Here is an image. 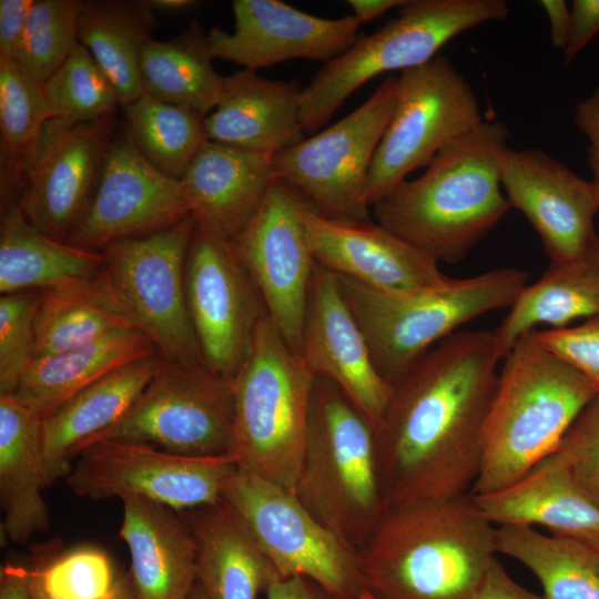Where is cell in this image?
Here are the masks:
<instances>
[{
	"label": "cell",
	"mask_w": 599,
	"mask_h": 599,
	"mask_svg": "<svg viewBox=\"0 0 599 599\" xmlns=\"http://www.w3.org/2000/svg\"><path fill=\"white\" fill-rule=\"evenodd\" d=\"M555 453L577 488L599 508V394L579 414Z\"/></svg>",
	"instance_id": "43"
},
{
	"label": "cell",
	"mask_w": 599,
	"mask_h": 599,
	"mask_svg": "<svg viewBox=\"0 0 599 599\" xmlns=\"http://www.w3.org/2000/svg\"><path fill=\"white\" fill-rule=\"evenodd\" d=\"M162 364L158 353L129 363L81 389L42 419L50 486L67 477L73 459L129 412Z\"/></svg>",
	"instance_id": "25"
},
{
	"label": "cell",
	"mask_w": 599,
	"mask_h": 599,
	"mask_svg": "<svg viewBox=\"0 0 599 599\" xmlns=\"http://www.w3.org/2000/svg\"><path fill=\"white\" fill-rule=\"evenodd\" d=\"M274 179L272 154L209 140L181 183L195 221L232 241L254 217Z\"/></svg>",
	"instance_id": "23"
},
{
	"label": "cell",
	"mask_w": 599,
	"mask_h": 599,
	"mask_svg": "<svg viewBox=\"0 0 599 599\" xmlns=\"http://www.w3.org/2000/svg\"><path fill=\"white\" fill-rule=\"evenodd\" d=\"M155 27L150 0L83 1L79 42L113 84L121 106L145 93L140 62Z\"/></svg>",
	"instance_id": "33"
},
{
	"label": "cell",
	"mask_w": 599,
	"mask_h": 599,
	"mask_svg": "<svg viewBox=\"0 0 599 599\" xmlns=\"http://www.w3.org/2000/svg\"><path fill=\"white\" fill-rule=\"evenodd\" d=\"M0 599H32L27 566L7 561L0 568Z\"/></svg>",
	"instance_id": "50"
},
{
	"label": "cell",
	"mask_w": 599,
	"mask_h": 599,
	"mask_svg": "<svg viewBox=\"0 0 599 599\" xmlns=\"http://www.w3.org/2000/svg\"><path fill=\"white\" fill-rule=\"evenodd\" d=\"M150 2L154 10L166 12L184 11L199 4L195 0H150Z\"/></svg>",
	"instance_id": "53"
},
{
	"label": "cell",
	"mask_w": 599,
	"mask_h": 599,
	"mask_svg": "<svg viewBox=\"0 0 599 599\" xmlns=\"http://www.w3.org/2000/svg\"><path fill=\"white\" fill-rule=\"evenodd\" d=\"M124 128L141 155L163 174L181 180L209 141L204 116L144 93L123 105Z\"/></svg>",
	"instance_id": "38"
},
{
	"label": "cell",
	"mask_w": 599,
	"mask_h": 599,
	"mask_svg": "<svg viewBox=\"0 0 599 599\" xmlns=\"http://www.w3.org/2000/svg\"><path fill=\"white\" fill-rule=\"evenodd\" d=\"M77 459L65 477L77 496L110 499L135 495L176 511L221 501L237 467L230 456H185L121 439L91 444Z\"/></svg>",
	"instance_id": "15"
},
{
	"label": "cell",
	"mask_w": 599,
	"mask_h": 599,
	"mask_svg": "<svg viewBox=\"0 0 599 599\" xmlns=\"http://www.w3.org/2000/svg\"><path fill=\"white\" fill-rule=\"evenodd\" d=\"M311 209L315 206L301 191L275 176L254 217L231 241L268 317L298 353L316 264L305 222Z\"/></svg>",
	"instance_id": "14"
},
{
	"label": "cell",
	"mask_w": 599,
	"mask_h": 599,
	"mask_svg": "<svg viewBox=\"0 0 599 599\" xmlns=\"http://www.w3.org/2000/svg\"><path fill=\"white\" fill-rule=\"evenodd\" d=\"M470 496L494 526H542L554 537L599 552V508L577 488L556 453L512 485Z\"/></svg>",
	"instance_id": "26"
},
{
	"label": "cell",
	"mask_w": 599,
	"mask_h": 599,
	"mask_svg": "<svg viewBox=\"0 0 599 599\" xmlns=\"http://www.w3.org/2000/svg\"><path fill=\"white\" fill-rule=\"evenodd\" d=\"M111 599H139L131 586L128 575L119 573L115 589Z\"/></svg>",
	"instance_id": "55"
},
{
	"label": "cell",
	"mask_w": 599,
	"mask_h": 599,
	"mask_svg": "<svg viewBox=\"0 0 599 599\" xmlns=\"http://www.w3.org/2000/svg\"><path fill=\"white\" fill-rule=\"evenodd\" d=\"M342 296L390 385L432 347L488 312L510 307L527 271L501 267L410 293H384L338 276Z\"/></svg>",
	"instance_id": "6"
},
{
	"label": "cell",
	"mask_w": 599,
	"mask_h": 599,
	"mask_svg": "<svg viewBox=\"0 0 599 599\" xmlns=\"http://www.w3.org/2000/svg\"><path fill=\"white\" fill-rule=\"evenodd\" d=\"M154 353L158 352L142 332L120 328L78 348L35 358L13 395L43 419L81 389Z\"/></svg>",
	"instance_id": "32"
},
{
	"label": "cell",
	"mask_w": 599,
	"mask_h": 599,
	"mask_svg": "<svg viewBox=\"0 0 599 599\" xmlns=\"http://www.w3.org/2000/svg\"><path fill=\"white\" fill-rule=\"evenodd\" d=\"M504 359L484 426L473 496L512 485L554 454L597 395L580 372L538 341L535 329Z\"/></svg>",
	"instance_id": "4"
},
{
	"label": "cell",
	"mask_w": 599,
	"mask_h": 599,
	"mask_svg": "<svg viewBox=\"0 0 599 599\" xmlns=\"http://www.w3.org/2000/svg\"><path fill=\"white\" fill-rule=\"evenodd\" d=\"M359 599H374V598L366 590H364Z\"/></svg>",
	"instance_id": "57"
},
{
	"label": "cell",
	"mask_w": 599,
	"mask_h": 599,
	"mask_svg": "<svg viewBox=\"0 0 599 599\" xmlns=\"http://www.w3.org/2000/svg\"><path fill=\"white\" fill-rule=\"evenodd\" d=\"M315 262L335 275L384 293L441 285L438 263L382 224L366 219H327L316 209L305 217Z\"/></svg>",
	"instance_id": "21"
},
{
	"label": "cell",
	"mask_w": 599,
	"mask_h": 599,
	"mask_svg": "<svg viewBox=\"0 0 599 599\" xmlns=\"http://www.w3.org/2000/svg\"><path fill=\"white\" fill-rule=\"evenodd\" d=\"M196 547V582L207 599H257L283 579L224 499L179 511Z\"/></svg>",
	"instance_id": "28"
},
{
	"label": "cell",
	"mask_w": 599,
	"mask_h": 599,
	"mask_svg": "<svg viewBox=\"0 0 599 599\" xmlns=\"http://www.w3.org/2000/svg\"><path fill=\"white\" fill-rule=\"evenodd\" d=\"M599 316V238L581 256L551 262L542 276L526 285L493 332L500 359L540 324L555 329L578 318Z\"/></svg>",
	"instance_id": "30"
},
{
	"label": "cell",
	"mask_w": 599,
	"mask_h": 599,
	"mask_svg": "<svg viewBox=\"0 0 599 599\" xmlns=\"http://www.w3.org/2000/svg\"><path fill=\"white\" fill-rule=\"evenodd\" d=\"M508 14L504 0H406L396 18L376 32L358 37L302 89L304 132L315 134L368 80L425 64L455 37L484 23L504 21Z\"/></svg>",
	"instance_id": "8"
},
{
	"label": "cell",
	"mask_w": 599,
	"mask_h": 599,
	"mask_svg": "<svg viewBox=\"0 0 599 599\" xmlns=\"http://www.w3.org/2000/svg\"><path fill=\"white\" fill-rule=\"evenodd\" d=\"M59 114L43 84L18 62L0 61L1 203L16 200L22 165L45 124Z\"/></svg>",
	"instance_id": "37"
},
{
	"label": "cell",
	"mask_w": 599,
	"mask_h": 599,
	"mask_svg": "<svg viewBox=\"0 0 599 599\" xmlns=\"http://www.w3.org/2000/svg\"><path fill=\"white\" fill-rule=\"evenodd\" d=\"M495 528L469 494L389 507L358 550L364 588L374 599H474Z\"/></svg>",
	"instance_id": "2"
},
{
	"label": "cell",
	"mask_w": 599,
	"mask_h": 599,
	"mask_svg": "<svg viewBox=\"0 0 599 599\" xmlns=\"http://www.w3.org/2000/svg\"><path fill=\"white\" fill-rule=\"evenodd\" d=\"M265 593L267 599H338L318 583L300 576L276 581Z\"/></svg>",
	"instance_id": "49"
},
{
	"label": "cell",
	"mask_w": 599,
	"mask_h": 599,
	"mask_svg": "<svg viewBox=\"0 0 599 599\" xmlns=\"http://www.w3.org/2000/svg\"><path fill=\"white\" fill-rule=\"evenodd\" d=\"M212 59L206 33L196 21L169 41L152 39L140 62L144 92L205 118L216 108L225 80L214 70Z\"/></svg>",
	"instance_id": "34"
},
{
	"label": "cell",
	"mask_w": 599,
	"mask_h": 599,
	"mask_svg": "<svg viewBox=\"0 0 599 599\" xmlns=\"http://www.w3.org/2000/svg\"><path fill=\"white\" fill-rule=\"evenodd\" d=\"M293 493L357 552L389 508L374 425L334 382L317 374Z\"/></svg>",
	"instance_id": "5"
},
{
	"label": "cell",
	"mask_w": 599,
	"mask_h": 599,
	"mask_svg": "<svg viewBox=\"0 0 599 599\" xmlns=\"http://www.w3.org/2000/svg\"><path fill=\"white\" fill-rule=\"evenodd\" d=\"M50 547L34 550L32 564L44 590L55 599H111L119 573L109 555L80 546L57 556Z\"/></svg>",
	"instance_id": "41"
},
{
	"label": "cell",
	"mask_w": 599,
	"mask_h": 599,
	"mask_svg": "<svg viewBox=\"0 0 599 599\" xmlns=\"http://www.w3.org/2000/svg\"><path fill=\"white\" fill-rule=\"evenodd\" d=\"M83 0H34L17 62L44 83L79 43Z\"/></svg>",
	"instance_id": "40"
},
{
	"label": "cell",
	"mask_w": 599,
	"mask_h": 599,
	"mask_svg": "<svg viewBox=\"0 0 599 599\" xmlns=\"http://www.w3.org/2000/svg\"><path fill=\"white\" fill-rule=\"evenodd\" d=\"M195 219L109 244L102 274L130 324L169 364L204 366L185 297V260Z\"/></svg>",
	"instance_id": "9"
},
{
	"label": "cell",
	"mask_w": 599,
	"mask_h": 599,
	"mask_svg": "<svg viewBox=\"0 0 599 599\" xmlns=\"http://www.w3.org/2000/svg\"><path fill=\"white\" fill-rule=\"evenodd\" d=\"M575 123L588 138V162L592 173L590 181L599 200V85L576 105Z\"/></svg>",
	"instance_id": "47"
},
{
	"label": "cell",
	"mask_w": 599,
	"mask_h": 599,
	"mask_svg": "<svg viewBox=\"0 0 599 599\" xmlns=\"http://www.w3.org/2000/svg\"><path fill=\"white\" fill-rule=\"evenodd\" d=\"M315 373L267 313L232 380L231 456L240 467L292 491L300 470Z\"/></svg>",
	"instance_id": "7"
},
{
	"label": "cell",
	"mask_w": 599,
	"mask_h": 599,
	"mask_svg": "<svg viewBox=\"0 0 599 599\" xmlns=\"http://www.w3.org/2000/svg\"><path fill=\"white\" fill-rule=\"evenodd\" d=\"M500 181L511 207L534 226L551 262L577 258L598 241L599 200L592 183L544 150L508 148Z\"/></svg>",
	"instance_id": "19"
},
{
	"label": "cell",
	"mask_w": 599,
	"mask_h": 599,
	"mask_svg": "<svg viewBox=\"0 0 599 599\" xmlns=\"http://www.w3.org/2000/svg\"><path fill=\"white\" fill-rule=\"evenodd\" d=\"M300 353L315 374L334 382L376 428L392 385L375 367L366 338L336 275L315 264Z\"/></svg>",
	"instance_id": "22"
},
{
	"label": "cell",
	"mask_w": 599,
	"mask_h": 599,
	"mask_svg": "<svg viewBox=\"0 0 599 599\" xmlns=\"http://www.w3.org/2000/svg\"><path fill=\"white\" fill-rule=\"evenodd\" d=\"M28 568V585L32 599H55L51 597L43 588L40 580V576L34 566H27Z\"/></svg>",
	"instance_id": "54"
},
{
	"label": "cell",
	"mask_w": 599,
	"mask_h": 599,
	"mask_svg": "<svg viewBox=\"0 0 599 599\" xmlns=\"http://www.w3.org/2000/svg\"><path fill=\"white\" fill-rule=\"evenodd\" d=\"M296 82L268 80L243 69L225 77L222 97L205 116L210 141L246 151L275 153L304 140Z\"/></svg>",
	"instance_id": "27"
},
{
	"label": "cell",
	"mask_w": 599,
	"mask_h": 599,
	"mask_svg": "<svg viewBox=\"0 0 599 599\" xmlns=\"http://www.w3.org/2000/svg\"><path fill=\"white\" fill-rule=\"evenodd\" d=\"M119 531L126 544L129 579L139 599H186L196 582V547L175 509L125 495Z\"/></svg>",
	"instance_id": "24"
},
{
	"label": "cell",
	"mask_w": 599,
	"mask_h": 599,
	"mask_svg": "<svg viewBox=\"0 0 599 599\" xmlns=\"http://www.w3.org/2000/svg\"><path fill=\"white\" fill-rule=\"evenodd\" d=\"M184 284L203 364L232 379L267 312L231 241L197 221L186 253Z\"/></svg>",
	"instance_id": "16"
},
{
	"label": "cell",
	"mask_w": 599,
	"mask_h": 599,
	"mask_svg": "<svg viewBox=\"0 0 599 599\" xmlns=\"http://www.w3.org/2000/svg\"><path fill=\"white\" fill-rule=\"evenodd\" d=\"M535 333L545 347L580 372L599 394V316L578 326Z\"/></svg>",
	"instance_id": "44"
},
{
	"label": "cell",
	"mask_w": 599,
	"mask_h": 599,
	"mask_svg": "<svg viewBox=\"0 0 599 599\" xmlns=\"http://www.w3.org/2000/svg\"><path fill=\"white\" fill-rule=\"evenodd\" d=\"M484 120L471 85L446 57L403 71L368 171L365 204L373 206Z\"/></svg>",
	"instance_id": "10"
},
{
	"label": "cell",
	"mask_w": 599,
	"mask_h": 599,
	"mask_svg": "<svg viewBox=\"0 0 599 599\" xmlns=\"http://www.w3.org/2000/svg\"><path fill=\"white\" fill-rule=\"evenodd\" d=\"M42 291L0 297V395L13 394L35 358L34 321Z\"/></svg>",
	"instance_id": "42"
},
{
	"label": "cell",
	"mask_w": 599,
	"mask_h": 599,
	"mask_svg": "<svg viewBox=\"0 0 599 599\" xmlns=\"http://www.w3.org/2000/svg\"><path fill=\"white\" fill-rule=\"evenodd\" d=\"M223 499L283 579L305 577L338 599L361 598L365 588L358 552L317 520L291 489L237 465Z\"/></svg>",
	"instance_id": "11"
},
{
	"label": "cell",
	"mask_w": 599,
	"mask_h": 599,
	"mask_svg": "<svg viewBox=\"0 0 599 599\" xmlns=\"http://www.w3.org/2000/svg\"><path fill=\"white\" fill-rule=\"evenodd\" d=\"M550 24V39L554 47L565 49L570 31V10L564 0H541Z\"/></svg>",
	"instance_id": "51"
},
{
	"label": "cell",
	"mask_w": 599,
	"mask_h": 599,
	"mask_svg": "<svg viewBox=\"0 0 599 599\" xmlns=\"http://www.w3.org/2000/svg\"><path fill=\"white\" fill-rule=\"evenodd\" d=\"M43 89L59 116L72 123L113 118L120 104L113 84L80 42Z\"/></svg>",
	"instance_id": "39"
},
{
	"label": "cell",
	"mask_w": 599,
	"mask_h": 599,
	"mask_svg": "<svg viewBox=\"0 0 599 599\" xmlns=\"http://www.w3.org/2000/svg\"><path fill=\"white\" fill-rule=\"evenodd\" d=\"M234 30L206 33L212 58L256 70L292 59L329 62L358 39L353 14L324 19L277 0L233 1Z\"/></svg>",
	"instance_id": "20"
},
{
	"label": "cell",
	"mask_w": 599,
	"mask_h": 599,
	"mask_svg": "<svg viewBox=\"0 0 599 599\" xmlns=\"http://www.w3.org/2000/svg\"><path fill=\"white\" fill-rule=\"evenodd\" d=\"M118 125L114 118L72 123L51 119L19 177L16 201L43 234L67 242L94 191Z\"/></svg>",
	"instance_id": "17"
},
{
	"label": "cell",
	"mask_w": 599,
	"mask_h": 599,
	"mask_svg": "<svg viewBox=\"0 0 599 599\" xmlns=\"http://www.w3.org/2000/svg\"><path fill=\"white\" fill-rule=\"evenodd\" d=\"M186 599H207L201 586L195 582L192 591Z\"/></svg>",
	"instance_id": "56"
},
{
	"label": "cell",
	"mask_w": 599,
	"mask_h": 599,
	"mask_svg": "<svg viewBox=\"0 0 599 599\" xmlns=\"http://www.w3.org/2000/svg\"><path fill=\"white\" fill-rule=\"evenodd\" d=\"M124 327L133 326L102 271L90 281L42 291L34 321L35 358L78 348Z\"/></svg>",
	"instance_id": "35"
},
{
	"label": "cell",
	"mask_w": 599,
	"mask_h": 599,
	"mask_svg": "<svg viewBox=\"0 0 599 599\" xmlns=\"http://www.w3.org/2000/svg\"><path fill=\"white\" fill-rule=\"evenodd\" d=\"M101 252L54 240L34 227L16 200L1 203L0 292L45 291L83 283L102 271Z\"/></svg>",
	"instance_id": "31"
},
{
	"label": "cell",
	"mask_w": 599,
	"mask_h": 599,
	"mask_svg": "<svg viewBox=\"0 0 599 599\" xmlns=\"http://www.w3.org/2000/svg\"><path fill=\"white\" fill-rule=\"evenodd\" d=\"M191 215L181 180L151 165L122 124L108 149L92 196L67 243L101 252L109 244L149 234Z\"/></svg>",
	"instance_id": "18"
},
{
	"label": "cell",
	"mask_w": 599,
	"mask_h": 599,
	"mask_svg": "<svg viewBox=\"0 0 599 599\" xmlns=\"http://www.w3.org/2000/svg\"><path fill=\"white\" fill-rule=\"evenodd\" d=\"M599 32V0H573L570 9V31L564 49V65Z\"/></svg>",
	"instance_id": "46"
},
{
	"label": "cell",
	"mask_w": 599,
	"mask_h": 599,
	"mask_svg": "<svg viewBox=\"0 0 599 599\" xmlns=\"http://www.w3.org/2000/svg\"><path fill=\"white\" fill-rule=\"evenodd\" d=\"M499 361L493 332L457 331L392 384L375 428L389 507L470 493Z\"/></svg>",
	"instance_id": "1"
},
{
	"label": "cell",
	"mask_w": 599,
	"mask_h": 599,
	"mask_svg": "<svg viewBox=\"0 0 599 599\" xmlns=\"http://www.w3.org/2000/svg\"><path fill=\"white\" fill-rule=\"evenodd\" d=\"M233 425L231 379L205 366L183 367L163 359L129 412L92 444L121 439L185 456L232 457Z\"/></svg>",
	"instance_id": "13"
},
{
	"label": "cell",
	"mask_w": 599,
	"mask_h": 599,
	"mask_svg": "<svg viewBox=\"0 0 599 599\" xmlns=\"http://www.w3.org/2000/svg\"><path fill=\"white\" fill-rule=\"evenodd\" d=\"M496 552L526 566L546 599H599V552L526 526L495 528Z\"/></svg>",
	"instance_id": "36"
},
{
	"label": "cell",
	"mask_w": 599,
	"mask_h": 599,
	"mask_svg": "<svg viewBox=\"0 0 599 599\" xmlns=\"http://www.w3.org/2000/svg\"><path fill=\"white\" fill-rule=\"evenodd\" d=\"M34 0H0V61H16Z\"/></svg>",
	"instance_id": "45"
},
{
	"label": "cell",
	"mask_w": 599,
	"mask_h": 599,
	"mask_svg": "<svg viewBox=\"0 0 599 599\" xmlns=\"http://www.w3.org/2000/svg\"><path fill=\"white\" fill-rule=\"evenodd\" d=\"M406 0H348L353 17L359 24L372 21L393 8H399Z\"/></svg>",
	"instance_id": "52"
},
{
	"label": "cell",
	"mask_w": 599,
	"mask_h": 599,
	"mask_svg": "<svg viewBox=\"0 0 599 599\" xmlns=\"http://www.w3.org/2000/svg\"><path fill=\"white\" fill-rule=\"evenodd\" d=\"M474 599H546L517 583L495 557Z\"/></svg>",
	"instance_id": "48"
},
{
	"label": "cell",
	"mask_w": 599,
	"mask_h": 599,
	"mask_svg": "<svg viewBox=\"0 0 599 599\" xmlns=\"http://www.w3.org/2000/svg\"><path fill=\"white\" fill-rule=\"evenodd\" d=\"M398 77L332 126L273 155L275 176L301 191L327 219H366L368 171L389 122Z\"/></svg>",
	"instance_id": "12"
},
{
	"label": "cell",
	"mask_w": 599,
	"mask_h": 599,
	"mask_svg": "<svg viewBox=\"0 0 599 599\" xmlns=\"http://www.w3.org/2000/svg\"><path fill=\"white\" fill-rule=\"evenodd\" d=\"M508 136L501 121L485 119L375 203L377 223L437 263L461 262L511 209L500 181Z\"/></svg>",
	"instance_id": "3"
},
{
	"label": "cell",
	"mask_w": 599,
	"mask_h": 599,
	"mask_svg": "<svg viewBox=\"0 0 599 599\" xmlns=\"http://www.w3.org/2000/svg\"><path fill=\"white\" fill-rule=\"evenodd\" d=\"M42 418L13 394L0 395V504L3 530L27 544L50 527Z\"/></svg>",
	"instance_id": "29"
}]
</instances>
